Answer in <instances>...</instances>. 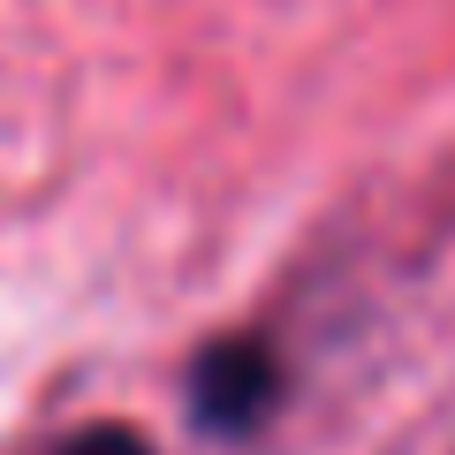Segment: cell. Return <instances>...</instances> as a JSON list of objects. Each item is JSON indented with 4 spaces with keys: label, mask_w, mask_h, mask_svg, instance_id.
<instances>
[{
    "label": "cell",
    "mask_w": 455,
    "mask_h": 455,
    "mask_svg": "<svg viewBox=\"0 0 455 455\" xmlns=\"http://www.w3.org/2000/svg\"><path fill=\"white\" fill-rule=\"evenodd\" d=\"M281 395H289V372H281V349L266 334H228L190 364V425L212 440L259 433L281 410Z\"/></svg>",
    "instance_id": "1"
},
{
    "label": "cell",
    "mask_w": 455,
    "mask_h": 455,
    "mask_svg": "<svg viewBox=\"0 0 455 455\" xmlns=\"http://www.w3.org/2000/svg\"><path fill=\"white\" fill-rule=\"evenodd\" d=\"M61 455H152V440L130 433V425H92V433H76Z\"/></svg>",
    "instance_id": "2"
}]
</instances>
